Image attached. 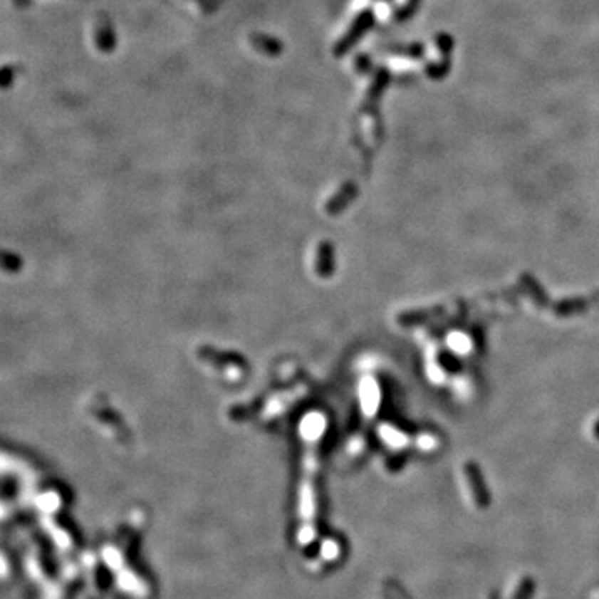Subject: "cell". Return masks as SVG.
<instances>
[{
	"label": "cell",
	"mask_w": 599,
	"mask_h": 599,
	"mask_svg": "<svg viewBox=\"0 0 599 599\" xmlns=\"http://www.w3.org/2000/svg\"><path fill=\"white\" fill-rule=\"evenodd\" d=\"M0 266L6 269L7 271H19L21 270V259L12 254L0 251Z\"/></svg>",
	"instance_id": "6da1fadb"
}]
</instances>
